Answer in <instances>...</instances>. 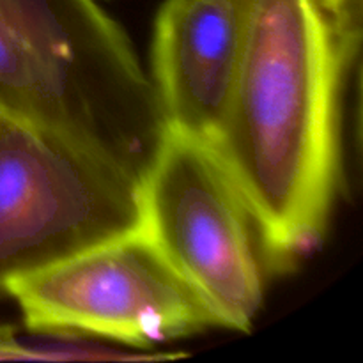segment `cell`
Wrapping results in <instances>:
<instances>
[{
    "label": "cell",
    "mask_w": 363,
    "mask_h": 363,
    "mask_svg": "<svg viewBox=\"0 0 363 363\" xmlns=\"http://www.w3.org/2000/svg\"><path fill=\"white\" fill-rule=\"evenodd\" d=\"M247 38L215 149L261 234L266 266L321 245L342 172L347 57L319 0H247Z\"/></svg>",
    "instance_id": "6da1fadb"
},
{
    "label": "cell",
    "mask_w": 363,
    "mask_h": 363,
    "mask_svg": "<svg viewBox=\"0 0 363 363\" xmlns=\"http://www.w3.org/2000/svg\"><path fill=\"white\" fill-rule=\"evenodd\" d=\"M0 119L59 135L140 183L167 131L152 78L96 0H0Z\"/></svg>",
    "instance_id": "7a4b0ae2"
},
{
    "label": "cell",
    "mask_w": 363,
    "mask_h": 363,
    "mask_svg": "<svg viewBox=\"0 0 363 363\" xmlns=\"http://www.w3.org/2000/svg\"><path fill=\"white\" fill-rule=\"evenodd\" d=\"M142 225L137 177L59 135L0 119V293Z\"/></svg>",
    "instance_id": "3957f363"
},
{
    "label": "cell",
    "mask_w": 363,
    "mask_h": 363,
    "mask_svg": "<svg viewBox=\"0 0 363 363\" xmlns=\"http://www.w3.org/2000/svg\"><path fill=\"white\" fill-rule=\"evenodd\" d=\"M144 230L223 330L247 333L268 269L257 222L213 145L167 128L142 179Z\"/></svg>",
    "instance_id": "277c9868"
},
{
    "label": "cell",
    "mask_w": 363,
    "mask_h": 363,
    "mask_svg": "<svg viewBox=\"0 0 363 363\" xmlns=\"http://www.w3.org/2000/svg\"><path fill=\"white\" fill-rule=\"evenodd\" d=\"M25 328L135 347L222 328L144 227L6 284Z\"/></svg>",
    "instance_id": "5b68a950"
},
{
    "label": "cell",
    "mask_w": 363,
    "mask_h": 363,
    "mask_svg": "<svg viewBox=\"0 0 363 363\" xmlns=\"http://www.w3.org/2000/svg\"><path fill=\"white\" fill-rule=\"evenodd\" d=\"M247 0H165L152 38V84L167 128L215 147L247 38Z\"/></svg>",
    "instance_id": "8992f818"
},
{
    "label": "cell",
    "mask_w": 363,
    "mask_h": 363,
    "mask_svg": "<svg viewBox=\"0 0 363 363\" xmlns=\"http://www.w3.org/2000/svg\"><path fill=\"white\" fill-rule=\"evenodd\" d=\"M124 354L94 353L80 350H53V347L25 346L14 335L13 326L0 325V362L30 360H123Z\"/></svg>",
    "instance_id": "52a82bcc"
},
{
    "label": "cell",
    "mask_w": 363,
    "mask_h": 363,
    "mask_svg": "<svg viewBox=\"0 0 363 363\" xmlns=\"http://www.w3.org/2000/svg\"><path fill=\"white\" fill-rule=\"evenodd\" d=\"M344 52L351 60L362 43V0H319Z\"/></svg>",
    "instance_id": "ba28073f"
}]
</instances>
